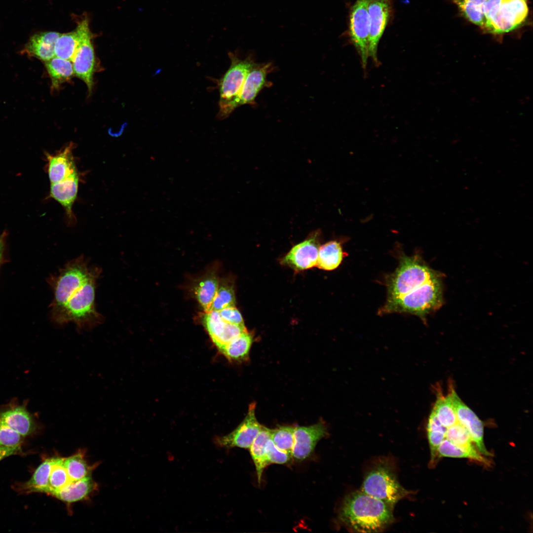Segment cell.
<instances>
[{
    "instance_id": "cell-1",
    "label": "cell",
    "mask_w": 533,
    "mask_h": 533,
    "mask_svg": "<svg viewBox=\"0 0 533 533\" xmlns=\"http://www.w3.org/2000/svg\"><path fill=\"white\" fill-rule=\"evenodd\" d=\"M394 507L361 491H356L344 498L339 518L352 531L380 532L394 522Z\"/></svg>"
},
{
    "instance_id": "cell-2",
    "label": "cell",
    "mask_w": 533,
    "mask_h": 533,
    "mask_svg": "<svg viewBox=\"0 0 533 533\" xmlns=\"http://www.w3.org/2000/svg\"><path fill=\"white\" fill-rule=\"evenodd\" d=\"M100 273L99 269L72 294L58 311L51 315L54 323L63 326L72 322L81 332L91 330L103 323L104 316L97 310L95 305L96 281Z\"/></svg>"
},
{
    "instance_id": "cell-3",
    "label": "cell",
    "mask_w": 533,
    "mask_h": 533,
    "mask_svg": "<svg viewBox=\"0 0 533 533\" xmlns=\"http://www.w3.org/2000/svg\"><path fill=\"white\" fill-rule=\"evenodd\" d=\"M439 273L412 291L387 299L382 308L385 312H405L422 319L440 308L443 304V288Z\"/></svg>"
},
{
    "instance_id": "cell-4",
    "label": "cell",
    "mask_w": 533,
    "mask_h": 533,
    "mask_svg": "<svg viewBox=\"0 0 533 533\" xmlns=\"http://www.w3.org/2000/svg\"><path fill=\"white\" fill-rule=\"evenodd\" d=\"M99 269L89 266L83 255L68 262L58 273L49 279L54 297L50 304L52 315L58 311L69 297Z\"/></svg>"
},
{
    "instance_id": "cell-5",
    "label": "cell",
    "mask_w": 533,
    "mask_h": 533,
    "mask_svg": "<svg viewBox=\"0 0 533 533\" xmlns=\"http://www.w3.org/2000/svg\"><path fill=\"white\" fill-rule=\"evenodd\" d=\"M528 0H487L484 9L485 23L483 30L500 35L519 27L528 17Z\"/></svg>"
},
{
    "instance_id": "cell-6",
    "label": "cell",
    "mask_w": 533,
    "mask_h": 533,
    "mask_svg": "<svg viewBox=\"0 0 533 533\" xmlns=\"http://www.w3.org/2000/svg\"><path fill=\"white\" fill-rule=\"evenodd\" d=\"M230 66L223 77L218 80L220 92L219 111L218 118H226L236 108V103L246 77L255 63L252 55L244 59L229 52Z\"/></svg>"
},
{
    "instance_id": "cell-7",
    "label": "cell",
    "mask_w": 533,
    "mask_h": 533,
    "mask_svg": "<svg viewBox=\"0 0 533 533\" xmlns=\"http://www.w3.org/2000/svg\"><path fill=\"white\" fill-rule=\"evenodd\" d=\"M438 274L418 256H402L387 282V299L401 296Z\"/></svg>"
},
{
    "instance_id": "cell-8",
    "label": "cell",
    "mask_w": 533,
    "mask_h": 533,
    "mask_svg": "<svg viewBox=\"0 0 533 533\" xmlns=\"http://www.w3.org/2000/svg\"><path fill=\"white\" fill-rule=\"evenodd\" d=\"M361 491L394 506L411 493L400 484L391 467L383 463L376 466L367 473Z\"/></svg>"
},
{
    "instance_id": "cell-9",
    "label": "cell",
    "mask_w": 533,
    "mask_h": 533,
    "mask_svg": "<svg viewBox=\"0 0 533 533\" xmlns=\"http://www.w3.org/2000/svg\"><path fill=\"white\" fill-rule=\"evenodd\" d=\"M369 0H356L348 14L347 34L360 58L365 70L369 56V23L368 13Z\"/></svg>"
},
{
    "instance_id": "cell-10",
    "label": "cell",
    "mask_w": 533,
    "mask_h": 533,
    "mask_svg": "<svg viewBox=\"0 0 533 533\" xmlns=\"http://www.w3.org/2000/svg\"><path fill=\"white\" fill-rule=\"evenodd\" d=\"M76 28L79 33L80 41L72 61L74 74L86 84L88 91L91 92L93 85L95 56L88 20L84 19L79 22Z\"/></svg>"
},
{
    "instance_id": "cell-11",
    "label": "cell",
    "mask_w": 533,
    "mask_h": 533,
    "mask_svg": "<svg viewBox=\"0 0 533 533\" xmlns=\"http://www.w3.org/2000/svg\"><path fill=\"white\" fill-rule=\"evenodd\" d=\"M369 56L379 65L378 48L380 41L393 14V0H369Z\"/></svg>"
},
{
    "instance_id": "cell-12",
    "label": "cell",
    "mask_w": 533,
    "mask_h": 533,
    "mask_svg": "<svg viewBox=\"0 0 533 533\" xmlns=\"http://www.w3.org/2000/svg\"><path fill=\"white\" fill-rule=\"evenodd\" d=\"M255 408L256 403H252L244 419L235 429L227 435L215 438L216 445L225 448L249 449L262 426L256 419Z\"/></svg>"
},
{
    "instance_id": "cell-13",
    "label": "cell",
    "mask_w": 533,
    "mask_h": 533,
    "mask_svg": "<svg viewBox=\"0 0 533 533\" xmlns=\"http://www.w3.org/2000/svg\"><path fill=\"white\" fill-rule=\"evenodd\" d=\"M320 238L319 230L311 233L306 239L292 247L281 260V264L297 271L316 266Z\"/></svg>"
},
{
    "instance_id": "cell-14",
    "label": "cell",
    "mask_w": 533,
    "mask_h": 533,
    "mask_svg": "<svg viewBox=\"0 0 533 533\" xmlns=\"http://www.w3.org/2000/svg\"><path fill=\"white\" fill-rule=\"evenodd\" d=\"M450 388L449 394L458 421L467 429L478 451L482 455L491 456L484 445V427L481 420L461 400L453 386Z\"/></svg>"
},
{
    "instance_id": "cell-15",
    "label": "cell",
    "mask_w": 533,
    "mask_h": 533,
    "mask_svg": "<svg viewBox=\"0 0 533 533\" xmlns=\"http://www.w3.org/2000/svg\"><path fill=\"white\" fill-rule=\"evenodd\" d=\"M327 434V426L322 421L308 426L295 427L292 458L302 461L308 457L319 441Z\"/></svg>"
},
{
    "instance_id": "cell-16",
    "label": "cell",
    "mask_w": 533,
    "mask_h": 533,
    "mask_svg": "<svg viewBox=\"0 0 533 533\" xmlns=\"http://www.w3.org/2000/svg\"><path fill=\"white\" fill-rule=\"evenodd\" d=\"M202 323L212 342L218 349L247 331L244 326L231 324L225 321L218 311L205 312Z\"/></svg>"
},
{
    "instance_id": "cell-17",
    "label": "cell",
    "mask_w": 533,
    "mask_h": 533,
    "mask_svg": "<svg viewBox=\"0 0 533 533\" xmlns=\"http://www.w3.org/2000/svg\"><path fill=\"white\" fill-rule=\"evenodd\" d=\"M270 63H255L248 73L236 103V107L245 104L253 105L259 93L271 84L267 75L273 70Z\"/></svg>"
},
{
    "instance_id": "cell-18",
    "label": "cell",
    "mask_w": 533,
    "mask_h": 533,
    "mask_svg": "<svg viewBox=\"0 0 533 533\" xmlns=\"http://www.w3.org/2000/svg\"><path fill=\"white\" fill-rule=\"evenodd\" d=\"M74 145L70 143L55 154H46L47 172L51 184L78 174L73 154Z\"/></svg>"
},
{
    "instance_id": "cell-19",
    "label": "cell",
    "mask_w": 533,
    "mask_h": 533,
    "mask_svg": "<svg viewBox=\"0 0 533 533\" xmlns=\"http://www.w3.org/2000/svg\"><path fill=\"white\" fill-rule=\"evenodd\" d=\"M60 33L56 32L38 33L31 37L23 52L44 61L55 57L54 48Z\"/></svg>"
},
{
    "instance_id": "cell-20",
    "label": "cell",
    "mask_w": 533,
    "mask_h": 533,
    "mask_svg": "<svg viewBox=\"0 0 533 533\" xmlns=\"http://www.w3.org/2000/svg\"><path fill=\"white\" fill-rule=\"evenodd\" d=\"M79 179L77 174L50 185V197L63 207L68 217L71 219L73 217L72 207L77 196Z\"/></svg>"
},
{
    "instance_id": "cell-21",
    "label": "cell",
    "mask_w": 533,
    "mask_h": 533,
    "mask_svg": "<svg viewBox=\"0 0 533 533\" xmlns=\"http://www.w3.org/2000/svg\"><path fill=\"white\" fill-rule=\"evenodd\" d=\"M0 422L18 432L23 437L32 433L35 424L30 414L23 407H17L0 413Z\"/></svg>"
},
{
    "instance_id": "cell-22",
    "label": "cell",
    "mask_w": 533,
    "mask_h": 533,
    "mask_svg": "<svg viewBox=\"0 0 533 533\" xmlns=\"http://www.w3.org/2000/svg\"><path fill=\"white\" fill-rule=\"evenodd\" d=\"M95 487V483L91 476H89L79 480L70 481L51 495L62 501L72 503L86 497Z\"/></svg>"
},
{
    "instance_id": "cell-23",
    "label": "cell",
    "mask_w": 533,
    "mask_h": 533,
    "mask_svg": "<svg viewBox=\"0 0 533 533\" xmlns=\"http://www.w3.org/2000/svg\"><path fill=\"white\" fill-rule=\"evenodd\" d=\"M253 336L247 331L218 349L231 362L241 363L248 360Z\"/></svg>"
},
{
    "instance_id": "cell-24",
    "label": "cell",
    "mask_w": 533,
    "mask_h": 533,
    "mask_svg": "<svg viewBox=\"0 0 533 533\" xmlns=\"http://www.w3.org/2000/svg\"><path fill=\"white\" fill-rule=\"evenodd\" d=\"M270 429L262 425L249 448L255 466L258 482L259 484L261 482L264 469L269 465L266 456V445L268 440L270 438Z\"/></svg>"
},
{
    "instance_id": "cell-25",
    "label": "cell",
    "mask_w": 533,
    "mask_h": 533,
    "mask_svg": "<svg viewBox=\"0 0 533 533\" xmlns=\"http://www.w3.org/2000/svg\"><path fill=\"white\" fill-rule=\"evenodd\" d=\"M339 242L333 240L320 246L316 266L326 270L337 268L344 256Z\"/></svg>"
},
{
    "instance_id": "cell-26",
    "label": "cell",
    "mask_w": 533,
    "mask_h": 533,
    "mask_svg": "<svg viewBox=\"0 0 533 533\" xmlns=\"http://www.w3.org/2000/svg\"><path fill=\"white\" fill-rule=\"evenodd\" d=\"M45 63V67L51 80L52 89H56L75 75L72 61L54 57Z\"/></svg>"
},
{
    "instance_id": "cell-27",
    "label": "cell",
    "mask_w": 533,
    "mask_h": 533,
    "mask_svg": "<svg viewBox=\"0 0 533 533\" xmlns=\"http://www.w3.org/2000/svg\"><path fill=\"white\" fill-rule=\"evenodd\" d=\"M462 15L482 30L485 23L484 6L487 0H451Z\"/></svg>"
},
{
    "instance_id": "cell-28",
    "label": "cell",
    "mask_w": 533,
    "mask_h": 533,
    "mask_svg": "<svg viewBox=\"0 0 533 533\" xmlns=\"http://www.w3.org/2000/svg\"><path fill=\"white\" fill-rule=\"evenodd\" d=\"M219 285L218 277L211 275L201 281L195 289L197 300L205 312L211 310Z\"/></svg>"
},
{
    "instance_id": "cell-29",
    "label": "cell",
    "mask_w": 533,
    "mask_h": 533,
    "mask_svg": "<svg viewBox=\"0 0 533 533\" xmlns=\"http://www.w3.org/2000/svg\"><path fill=\"white\" fill-rule=\"evenodd\" d=\"M55 457L45 459L36 469L24 489L29 492L45 493L49 485V478Z\"/></svg>"
},
{
    "instance_id": "cell-30",
    "label": "cell",
    "mask_w": 533,
    "mask_h": 533,
    "mask_svg": "<svg viewBox=\"0 0 533 533\" xmlns=\"http://www.w3.org/2000/svg\"><path fill=\"white\" fill-rule=\"evenodd\" d=\"M80 41L79 31L60 34L55 43V56L72 61Z\"/></svg>"
},
{
    "instance_id": "cell-31",
    "label": "cell",
    "mask_w": 533,
    "mask_h": 533,
    "mask_svg": "<svg viewBox=\"0 0 533 533\" xmlns=\"http://www.w3.org/2000/svg\"><path fill=\"white\" fill-rule=\"evenodd\" d=\"M431 411L435 414L441 424L446 427H450L457 421L449 393L447 396L438 394Z\"/></svg>"
},
{
    "instance_id": "cell-32",
    "label": "cell",
    "mask_w": 533,
    "mask_h": 533,
    "mask_svg": "<svg viewBox=\"0 0 533 533\" xmlns=\"http://www.w3.org/2000/svg\"><path fill=\"white\" fill-rule=\"evenodd\" d=\"M63 465L71 481H77L91 476V467L87 464L82 453H78L64 458Z\"/></svg>"
},
{
    "instance_id": "cell-33",
    "label": "cell",
    "mask_w": 533,
    "mask_h": 533,
    "mask_svg": "<svg viewBox=\"0 0 533 533\" xmlns=\"http://www.w3.org/2000/svg\"><path fill=\"white\" fill-rule=\"evenodd\" d=\"M63 457H55L49 478L48 488L45 493L51 495L71 481L63 465Z\"/></svg>"
},
{
    "instance_id": "cell-34",
    "label": "cell",
    "mask_w": 533,
    "mask_h": 533,
    "mask_svg": "<svg viewBox=\"0 0 533 533\" xmlns=\"http://www.w3.org/2000/svg\"><path fill=\"white\" fill-rule=\"evenodd\" d=\"M294 429L292 426H280L270 430V439L274 445L290 455L294 445Z\"/></svg>"
},
{
    "instance_id": "cell-35",
    "label": "cell",
    "mask_w": 533,
    "mask_h": 533,
    "mask_svg": "<svg viewBox=\"0 0 533 533\" xmlns=\"http://www.w3.org/2000/svg\"><path fill=\"white\" fill-rule=\"evenodd\" d=\"M235 297L233 284L224 282L219 285L214 299L211 310L220 311L235 306Z\"/></svg>"
},
{
    "instance_id": "cell-36",
    "label": "cell",
    "mask_w": 533,
    "mask_h": 533,
    "mask_svg": "<svg viewBox=\"0 0 533 533\" xmlns=\"http://www.w3.org/2000/svg\"><path fill=\"white\" fill-rule=\"evenodd\" d=\"M23 436L7 425L0 422V445L20 449Z\"/></svg>"
},
{
    "instance_id": "cell-37",
    "label": "cell",
    "mask_w": 533,
    "mask_h": 533,
    "mask_svg": "<svg viewBox=\"0 0 533 533\" xmlns=\"http://www.w3.org/2000/svg\"><path fill=\"white\" fill-rule=\"evenodd\" d=\"M266 452L268 464H285L290 462L292 455L278 449L270 438L266 445Z\"/></svg>"
},
{
    "instance_id": "cell-38",
    "label": "cell",
    "mask_w": 533,
    "mask_h": 533,
    "mask_svg": "<svg viewBox=\"0 0 533 533\" xmlns=\"http://www.w3.org/2000/svg\"><path fill=\"white\" fill-rule=\"evenodd\" d=\"M221 318L226 322L244 326V322L241 314L235 307H228L219 311Z\"/></svg>"
},
{
    "instance_id": "cell-39",
    "label": "cell",
    "mask_w": 533,
    "mask_h": 533,
    "mask_svg": "<svg viewBox=\"0 0 533 533\" xmlns=\"http://www.w3.org/2000/svg\"><path fill=\"white\" fill-rule=\"evenodd\" d=\"M20 449L0 447V461L3 458L16 454Z\"/></svg>"
},
{
    "instance_id": "cell-40",
    "label": "cell",
    "mask_w": 533,
    "mask_h": 533,
    "mask_svg": "<svg viewBox=\"0 0 533 533\" xmlns=\"http://www.w3.org/2000/svg\"><path fill=\"white\" fill-rule=\"evenodd\" d=\"M5 233H3L0 236V266L2 264L3 259L4 251L5 246Z\"/></svg>"
},
{
    "instance_id": "cell-41",
    "label": "cell",
    "mask_w": 533,
    "mask_h": 533,
    "mask_svg": "<svg viewBox=\"0 0 533 533\" xmlns=\"http://www.w3.org/2000/svg\"><path fill=\"white\" fill-rule=\"evenodd\" d=\"M0 447H1L0 445Z\"/></svg>"
}]
</instances>
